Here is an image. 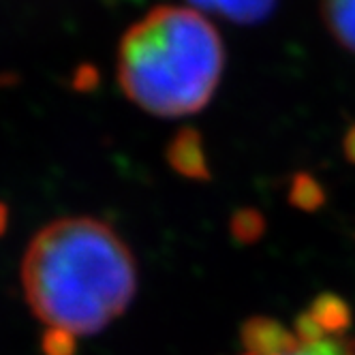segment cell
I'll list each match as a JSON object with an SVG mask.
<instances>
[{
  "label": "cell",
  "mask_w": 355,
  "mask_h": 355,
  "mask_svg": "<svg viewBox=\"0 0 355 355\" xmlns=\"http://www.w3.org/2000/svg\"><path fill=\"white\" fill-rule=\"evenodd\" d=\"M19 274L47 355H73L75 343L112 325L137 291L131 248L92 216L45 225L24 252Z\"/></svg>",
  "instance_id": "obj_1"
},
{
  "label": "cell",
  "mask_w": 355,
  "mask_h": 355,
  "mask_svg": "<svg viewBox=\"0 0 355 355\" xmlns=\"http://www.w3.org/2000/svg\"><path fill=\"white\" fill-rule=\"evenodd\" d=\"M197 11H208L236 24H255L266 19L276 0H189Z\"/></svg>",
  "instance_id": "obj_4"
},
{
  "label": "cell",
  "mask_w": 355,
  "mask_h": 355,
  "mask_svg": "<svg viewBox=\"0 0 355 355\" xmlns=\"http://www.w3.org/2000/svg\"><path fill=\"white\" fill-rule=\"evenodd\" d=\"M353 351H355V343H353Z\"/></svg>",
  "instance_id": "obj_7"
},
{
  "label": "cell",
  "mask_w": 355,
  "mask_h": 355,
  "mask_svg": "<svg viewBox=\"0 0 355 355\" xmlns=\"http://www.w3.org/2000/svg\"><path fill=\"white\" fill-rule=\"evenodd\" d=\"M236 355H355V351L353 345L343 343L338 334L325 332L302 313L293 327L270 317L246 321Z\"/></svg>",
  "instance_id": "obj_3"
},
{
  "label": "cell",
  "mask_w": 355,
  "mask_h": 355,
  "mask_svg": "<svg viewBox=\"0 0 355 355\" xmlns=\"http://www.w3.org/2000/svg\"><path fill=\"white\" fill-rule=\"evenodd\" d=\"M321 9L327 31L355 54V0H321Z\"/></svg>",
  "instance_id": "obj_5"
},
{
  "label": "cell",
  "mask_w": 355,
  "mask_h": 355,
  "mask_svg": "<svg viewBox=\"0 0 355 355\" xmlns=\"http://www.w3.org/2000/svg\"><path fill=\"white\" fill-rule=\"evenodd\" d=\"M223 69V39L193 7L152 9L118 45L122 92L159 118H184L204 110L220 84Z\"/></svg>",
  "instance_id": "obj_2"
},
{
  "label": "cell",
  "mask_w": 355,
  "mask_h": 355,
  "mask_svg": "<svg viewBox=\"0 0 355 355\" xmlns=\"http://www.w3.org/2000/svg\"><path fill=\"white\" fill-rule=\"evenodd\" d=\"M345 148H347V155H349V159H351V161H355V126L351 129V133L347 135Z\"/></svg>",
  "instance_id": "obj_6"
}]
</instances>
